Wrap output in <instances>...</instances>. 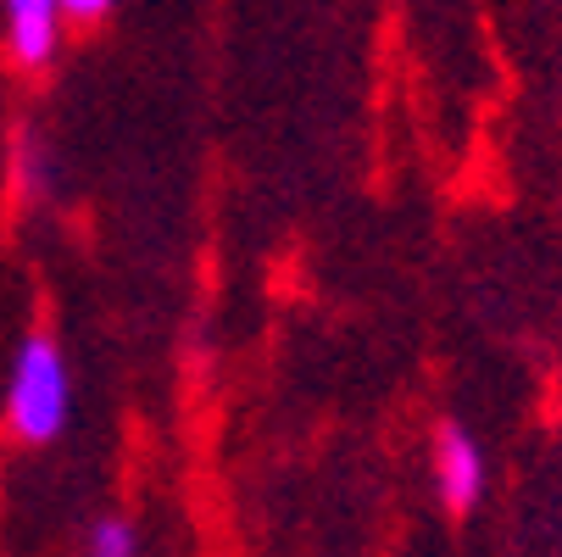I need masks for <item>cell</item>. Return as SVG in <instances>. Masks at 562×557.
Returning a JSON list of instances; mask_svg holds the SVG:
<instances>
[{
  "label": "cell",
  "mask_w": 562,
  "mask_h": 557,
  "mask_svg": "<svg viewBox=\"0 0 562 557\" xmlns=\"http://www.w3.org/2000/svg\"><path fill=\"white\" fill-rule=\"evenodd\" d=\"M12 179H18V196H29V201H40L50 190V151L34 129H23L12 140Z\"/></svg>",
  "instance_id": "obj_4"
},
{
  "label": "cell",
  "mask_w": 562,
  "mask_h": 557,
  "mask_svg": "<svg viewBox=\"0 0 562 557\" xmlns=\"http://www.w3.org/2000/svg\"><path fill=\"white\" fill-rule=\"evenodd\" d=\"M85 557H139V535H134V524H128L123 513H106V519L90 530Z\"/></svg>",
  "instance_id": "obj_5"
},
{
  "label": "cell",
  "mask_w": 562,
  "mask_h": 557,
  "mask_svg": "<svg viewBox=\"0 0 562 557\" xmlns=\"http://www.w3.org/2000/svg\"><path fill=\"white\" fill-rule=\"evenodd\" d=\"M435 486L451 513H468L485 497V452H479V441L462 424H446L435 435Z\"/></svg>",
  "instance_id": "obj_3"
},
{
  "label": "cell",
  "mask_w": 562,
  "mask_h": 557,
  "mask_svg": "<svg viewBox=\"0 0 562 557\" xmlns=\"http://www.w3.org/2000/svg\"><path fill=\"white\" fill-rule=\"evenodd\" d=\"M112 7H117V0H61L67 23H78V29H95L101 18H112Z\"/></svg>",
  "instance_id": "obj_6"
},
{
  "label": "cell",
  "mask_w": 562,
  "mask_h": 557,
  "mask_svg": "<svg viewBox=\"0 0 562 557\" xmlns=\"http://www.w3.org/2000/svg\"><path fill=\"white\" fill-rule=\"evenodd\" d=\"M7 7V51L23 73H40L50 67V56L61 51V29H67V12L61 0H0Z\"/></svg>",
  "instance_id": "obj_2"
},
{
  "label": "cell",
  "mask_w": 562,
  "mask_h": 557,
  "mask_svg": "<svg viewBox=\"0 0 562 557\" xmlns=\"http://www.w3.org/2000/svg\"><path fill=\"white\" fill-rule=\"evenodd\" d=\"M72 413V374L67 357L56 346V335L34 330L23 335V346L12 352V374H7V430L29 446H45L67 430Z\"/></svg>",
  "instance_id": "obj_1"
}]
</instances>
